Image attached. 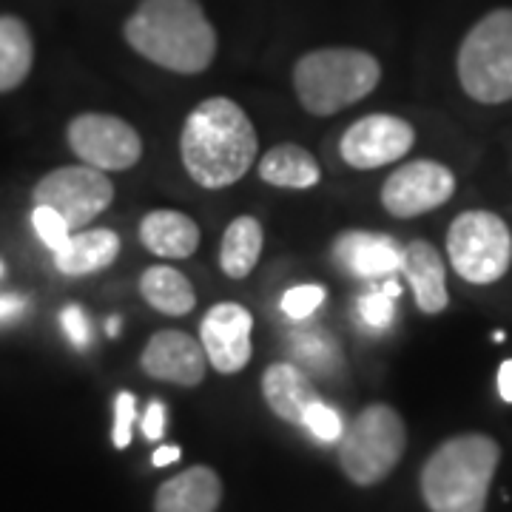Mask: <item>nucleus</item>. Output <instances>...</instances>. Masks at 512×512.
<instances>
[{"instance_id": "20", "label": "nucleus", "mask_w": 512, "mask_h": 512, "mask_svg": "<svg viewBox=\"0 0 512 512\" xmlns=\"http://www.w3.org/2000/svg\"><path fill=\"white\" fill-rule=\"evenodd\" d=\"M259 177L268 185L276 188H293V191H305L322 180V168L316 163L308 148L296 146V143H282L274 146L262 160H259Z\"/></svg>"}, {"instance_id": "17", "label": "nucleus", "mask_w": 512, "mask_h": 512, "mask_svg": "<svg viewBox=\"0 0 512 512\" xmlns=\"http://www.w3.org/2000/svg\"><path fill=\"white\" fill-rule=\"evenodd\" d=\"M262 396L268 407L274 410L282 421L302 424L311 404L319 402V393L313 382L296 365L279 362L271 365L262 376Z\"/></svg>"}, {"instance_id": "34", "label": "nucleus", "mask_w": 512, "mask_h": 512, "mask_svg": "<svg viewBox=\"0 0 512 512\" xmlns=\"http://www.w3.org/2000/svg\"><path fill=\"white\" fill-rule=\"evenodd\" d=\"M106 330H109V336H117V333H120V319H117V316H114V319H109Z\"/></svg>"}, {"instance_id": "31", "label": "nucleus", "mask_w": 512, "mask_h": 512, "mask_svg": "<svg viewBox=\"0 0 512 512\" xmlns=\"http://www.w3.org/2000/svg\"><path fill=\"white\" fill-rule=\"evenodd\" d=\"M23 308H26V299H20V296H0V322L15 319L18 313H23Z\"/></svg>"}, {"instance_id": "14", "label": "nucleus", "mask_w": 512, "mask_h": 512, "mask_svg": "<svg viewBox=\"0 0 512 512\" xmlns=\"http://www.w3.org/2000/svg\"><path fill=\"white\" fill-rule=\"evenodd\" d=\"M402 251L399 242L367 231H348L345 237L336 239L333 254L348 268L350 274L365 276V279H379V276H393L402 271Z\"/></svg>"}, {"instance_id": "23", "label": "nucleus", "mask_w": 512, "mask_h": 512, "mask_svg": "<svg viewBox=\"0 0 512 512\" xmlns=\"http://www.w3.org/2000/svg\"><path fill=\"white\" fill-rule=\"evenodd\" d=\"M262 225L254 217H237L225 228L220 245V268L231 279H245L256 268L262 254Z\"/></svg>"}, {"instance_id": "21", "label": "nucleus", "mask_w": 512, "mask_h": 512, "mask_svg": "<svg viewBox=\"0 0 512 512\" xmlns=\"http://www.w3.org/2000/svg\"><path fill=\"white\" fill-rule=\"evenodd\" d=\"M140 293L154 311L165 313V316H185L197 305V293H194V285L188 282V276L168 268V265L148 268L146 274L140 276Z\"/></svg>"}, {"instance_id": "4", "label": "nucleus", "mask_w": 512, "mask_h": 512, "mask_svg": "<svg viewBox=\"0 0 512 512\" xmlns=\"http://www.w3.org/2000/svg\"><path fill=\"white\" fill-rule=\"evenodd\" d=\"M382 80L379 60L365 49H316L293 66V89L302 109L330 117L365 100Z\"/></svg>"}, {"instance_id": "26", "label": "nucleus", "mask_w": 512, "mask_h": 512, "mask_svg": "<svg viewBox=\"0 0 512 512\" xmlns=\"http://www.w3.org/2000/svg\"><path fill=\"white\" fill-rule=\"evenodd\" d=\"M396 313V296L387 291H373L359 299V316L367 322V328L382 330L393 322Z\"/></svg>"}, {"instance_id": "9", "label": "nucleus", "mask_w": 512, "mask_h": 512, "mask_svg": "<svg viewBox=\"0 0 512 512\" xmlns=\"http://www.w3.org/2000/svg\"><path fill=\"white\" fill-rule=\"evenodd\" d=\"M66 137L74 154L100 171H126L143 157L137 128L114 114H80L69 123Z\"/></svg>"}, {"instance_id": "7", "label": "nucleus", "mask_w": 512, "mask_h": 512, "mask_svg": "<svg viewBox=\"0 0 512 512\" xmlns=\"http://www.w3.org/2000/svg\"><path fill=\"white\" fill-rule=\"evenodd\" d=\"M447 256L461 279L490 285L510 271L512 234L493 211H464L447 231Z\"/></svg>"}, {"instance_id": "13", "label": "nucleus", "mask_w": 512, "mask_h": 512, "mask_svg": "<svg viewBox=\"0 0 512 512\" xmlns=\"http://www.w3.org/2000/svg\"><path fill=\"white\" fill-rule=\"evenodd\" d=\"M140 365L151 379L180 387H197L205 379L208 356L202 342L183 330H157L143 348Z\"/></svg>"}, {"instance_id": "1", "label": "nucleus", "mask_w": 512, "mask_h": 512, "mask_svg": "<svg viewBox=\"0 0 512 512\" xmlns=\"http://www.w3.org/2000/svg\"><path fill=\"white\" fill-rule=\"evenodd\" d=\"M256 128L231 97H208L185 117L180 157L188 177L202 188L239 183L256 163Z\"/></svg>"}, {"instance_id": "2", "label": "nucleus", "mask_w": 512, "mask_h": 512, "mask_svg": "<svg viewBox=\"0 0 512 512\" xmlns=\"http://www.w3.org/2000/svg\"><path fill=\"white\" fill-rule=\"evenodd\" d=\"M123 35L137 55L168 72L200 74L217 57V32L200 0H143Z\"/></svg>"}, {"instance_id": "16", "label": "nucleus", "mask_w": 512, "mask_h": 512, "mask_svg": "<svg viewBox=\"0 0 512 512\" xmlns=\"http://www.w3.org/2000/svg\"><path fill=\"white\" fill-rule=\"evenodd\" d=\"M222 481L211 467H188L157 490L154 512H217Z\"/></svg>"}, {"instance_id": "19", "label": "nucleus", "mask_w": 512, "mask_h": 512, "mask_svg": "<svg viewBox=\"0 0 512 512\" xmlns=\"http://www.w3.org/2000/svg\"><path fill=\"white\" fill-rule=\"evenodd\" d=\"M120 254V237L109 228H83L69 239V245L55 254V265L66 276H89L109 268Z\"/></svg>"}, {"instance_id": "35", "label": "nucleus", "mask_w": 512, "mask_h": 512, "mask_svg": "<svg viewBox=\"0 0 512 512\" xmlns=\"http://www.w3.org/2000/svg\"><path fill=\"white\" fill-rule=\"evenodd\" d=\"M0 274H3V265H0Z\"/></svg>"}, {"instance_id": "29", "label": "nucleus", "mask_w": 512, "mask_h": 512, "mask_svg": "<svg viewBox=\"0 0 512 512\" xmlns=\"http://www.w3.org/2000/svg\"><path fill=\"white\" fill-rule=\"evenodd\" d=\"M60 322H63V330H66V336H69V342H72L74 348H86L89 345L92 330H89V319H86L83 308L69 305L66 311L60 313Z\"/></svg>"}, {"instance_id": "8", "label": "nucleus", "mask_w": 512, "mask_h": 512, "mask_svg": "<svg viewBox=\"0 0 512 512\" xmlns=\"http://www.w3.org/2000/svg\"><path fill=\"white\" fill-rule=\"evenodd\" d=\"M114 200V185L106 171L92 165H66L46 174L35 185V205L55 208L72 231L89 228Z\"/></svg>"}, {"instance_id": "27", "label": "nucleus", "mask_w": 512, "mask_h": 512, "mask_svg": "<svg viewBox=\"0 0 512 512\" xmlns=\"http://www.w3.org/2000/svg\"><path fill=\"white\" fill-rule=\"evenodd\" d=\"M325 302V288L319 285H299L282 296V311L291 319H308Z\"/></svg>"}, {"instance_id": "25", "label": "nucleus", "mask_w": 512, "mask_h": 512, "mask_svg": "<svg viewBox=\"0 0 512 512\" xmlns=\"http://www.w3.org/2000/svg\"><path fill=\"white\" fill-rule=\"evenodd\" d=\"M302 427H308L319 441H336V439H342V433H345L342 416H339L333 407H328V404L322 402V399L308 407Z\"/></svg>"}, {"instance_id": "10", "label": "nucleus", "mask_w": 512, "mask_h": 512, "mask_svg": "<svg viewBox=\"0 0 512 512\" xmlns=\"http://www.w3.org/2000/svg\"><path fill=\"white\" fill-rule=\"evenodd\" d=\"M456 194V177L444 163L413 160L396 168L382 188V205L387 214L410 220L439 208Z\"/></svg>"}, {"instance_id": "28", "label": "nucleus", "mask_w": 512, "mask_h": 512, "mask_svg": "<svg viewBox=\"0 0 512 512\" xmlns=\"http://www.w3.org/2000/svg\"><path fill=\"white\" fill-rule=\"evenodd\" d=\"M134 413H137V402L131 393H120L117 402H114V447L123 450L131 444V427H134Z\"/></svg>"}, {"instance_id": "32", "label": "nucleus", "mask_w": 512, "mask_h": 512, "mask_svg": "<svg viewBox=\"0 0 512 512\" xmlns=\"http://www.w3.org/2000/svg\"><path fill=\"white\" fill-rule=\"evenodd\" d=\"M498 393L504 402L512 404V359H507L504 365L498 367Z\"/></svg>"}, {"instance_id": "30", "label": "nucleus", "mask_w": 512, "mask_h": 512, "mask_svg": "<svg viewBox=\"0 0 512 512\" xmlns=\"http://www.w3.org/2000/svg\"><path fill=\"white\" fill-rule=\"evenodd\" d=\"M143 433L146 439L160 441L165 433V407L160 402L148 404L146 416H143Z\"/></svg>"}, {"instance_id": "6", "label": "nucleus", "mask_w": 512, "mask_h": 512, "mask_svg": "<svg viewBox=\"0 0 512 512\" xmlns=\"http://www.w3.org/2000/svg\"><path fill=\"white\" fill-rule=\"evenodd\" d=\"M407 447L402 416L387 404H370L339 439V464L359 487H373L393 473Z\"/></svg>"}, {"instance_id": "3", "label": "nucleus", "mask_w": 512, "mask_h": 512, "mask_svg": "<svg viewBox=\"0 0 512 512\" xmlns=\"http://www.w3.org/2000/svg\"><path fill=\"white\" fill-rule=\"evenodd\" d=\"M501 450L490 436L467 433L444 441L421 470L430 512H484Z\"/></svg>"}, {"instance_id": "22", "label": "nucleus", "mask_w": 512, "mask_h": 512, "mask_svg": "<svg viewBox=\"0 0 512 512\" xmlns=\"http://www.w3.org/2000/svg\"><path fill=\"white\" fill-rule=\"evenodd\" d=\"M35 63V43L20 18H0V92H12L29 77Z\"/></svg>"}, {"instance_id": "12", "label": "nucleus", "mask_w": 512, "mask_h": 512, "mask_svg": "<svg viewBox=\"0 0 512 512\" xmlns=\"http://www.w3.org/2000/svg\"><path fill=\"white\" fill-rule=\"evenodd\" d=\"M251 330L254 316L237 302H220L205 313L200 325V342L208 356V365L222 376L239 373L251 362Z\"/></svg>"}, {"instance_id": "11", "label": "nucleus", "mask_w": 512, "mask_h": 512, "mask_svg": "<svg viewBox=\"0 0 512 512\" xmlns=\"http://www.w3.org/2000/svg\"><path fill=\"white\" fill-rule=\"evenodd\" d=\"M416 143L413 126L396 114H367L356 120L339 140V154L350 168L373 171L407 157Z\"/></svg>"}, {"instance_id": "15", "label": "nucleus", "mask_w": 512, "mask_h": 512, "mask_svg": "<svg viewBox=\"0 0 512 512\" xmlns=\"http://www.w3.org/2000/svg\"><path fill=\"white\" fill-rule=\"evenodd\" d=\"M402 274L407 276L421 313H441L450 302L444 259L430 242H410L402 251Z\"/></svg>"}, {"instance_id": "33", "label": "nucleus", "mask_w": 512, "mask_h": 512, "mask_svg": "<svg viewBox=\"0 0 512 512\" xmlns=\"http://www.w3.org/2000/svg\"><path fill=\"white\" fill-rule=\"evenodd\" d=\"M180 456H183V450H180V447H160L151 461H154V467H168V464L180 461Z\"/></svg>"}, {"instance_id": "24", "label": "nucleus", "mask_w": 512, "mask_h": 512, "mask_svg": "<svg viewBox=\"0 0 512 512\" xmlns=\"http://www.w3.org/2000/svg\"><path fill=\"white\" fill-rule=\"evenodd\" d=\"M32 225H35V234L40 237V242H43L52 254L63 251L74 234L72 228H69V222L63 220L55 208H49V205H35V211H32Z\"/></svg>"}, {"instance_id": "18", "label": "nucleus", "mask_w": 512, "mask_h": 512, "mask_svg": "<svg viewBox=\"0 0 512 512\" xmlns=\"http://www.w3.org/2000/svg\"><path fill=\"white\" fill-rule=\"evenodd\" d=\"M140 242L154 256L188 259L200 245V228L191 217L171 208H157L140 222Z\"/></svg>"}, {"instance_id": "5", "label": "nucleus", "mask_w": 512, "mask_h": 512, "mask_svg": "<svg viewBox=\"0 0 512 512\" xmlns=\"http://www.w3.org/2000/svg\"><path fill=\"white\" fill-rule=\"evenodd\" d=\"M461 89L478 103L512 100V9H495L467 32L458 49Z\"/></svg>"}]
</instances>
